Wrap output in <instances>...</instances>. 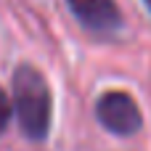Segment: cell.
I'll return each instance as SVG.
<instances>
[{"label": "cell", "instance_id": "obj_3", "mask_svg": "<svg viewBox=\"0 0 151 151\" xmlns=\"http://www.w3.org/2000/svg\"><path fill=\"white\" fill-rule=\"evenodd\" d=\"M74 19L96 32H111L122 27V13L114 0H66Z\"/></svg>", "mask_w": 151, "mask_h": 151}, {"label": "cell", "instance_id": "obj_5", "mask_svg": "<svg viewBox=\"0 0 151 151\" xmlns=\"http://www.w3.org/2000/svg\"><path fill=\"white\" fill-rule=\"evenodd\" d=\"M146 5H149V11H151V0H146Z\"/></svg>", "mask_w": 151, "mask_h": 151}, {"label": "cell", "instance_id": "obj_1", "mask_svg": "<svg viewBox=\"0 0 151 151\" xmlns=\"http://www.w3.org/2000/svg\"><path fill=\"white\" fill-rule=\"evenodd\" d=\"M13 109L27 138L42 141L50 130V88L42 72L21 64L13 72Z\"/></svg>", "mask_w": 151, "mask_h": 151}, {"label": "cell", "instance_id": "obj_2", "mask_svg": "<svg viewBox=\"0 0 151 151\" xmlns=\"http://www.w3.org/2000/svg\"><path fill=\"white\" fill-rule=\"evenodd\" d=\"M96 119L114 135H135L143 125L135 98L125 90H106L96 101Z\"/></svg>", "mask_w": 151, "mask_h": 151}, {"label": "cell", "instance_id": "obj_4", "mask_svg": "<svg viewBox=\"0 0 151 151\" xmlns=\"http://www.w3.org/2000/svg\"><path fill=\"white\" fill-rule=\"evenodd\" d=\"M11 114H13V98L0 88V133H3L5 125L11 122Z\"/></svg>", "mask_w": 151, "mask_h": 151}]
</instances>
